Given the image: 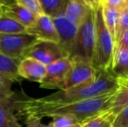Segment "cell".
I'll use <instances>...</instances> for the list:
<instances>
[{"instance_id": "4316f807", "label": "cell", "mask_w": 128, "mask_h": 127, "mask_svg": "<svg viewBox=\"0 0 128 127\" xmlns=\"http://www.w3.org/2000/svg\"><path fill=\"white\" fill-rule=\"evenodd\" d=\"M26 127H54L52 122L49 124H44L41 118L33 115L26 116Z\"/></svg>"}, {"instance_id": "7a4b0ae2", "label": "cell", "mask_w": 128, "mask_h": 127, "mask_svg": "<svg viewBox=\"0 0 128 127\" xmlns=\"http://www.w3.org/2000/svg\"><path fill=\"white\" fill-rule=\"evenodd\" d=\"M118 87L120 82L109 71H97L96 78L93 81L66 90L58 91L48 96L36 98V100L50 105L75 103L115 93Z\"/></svg>"}, {"instance_id": "8992f818", "label": "cell", "mask_w": 128, "mask_h": 127, "mask_svg": "<svg viewBox=\"0 0 128 127\" xmlns=\"http://www.w3.org/2000/svg\"><path fill=\"white\" fill-rule=\"evenodd\" d=\"M30 58L46 66L64 58H68L58 44L51 41L38 40L26 51L24 58Z\"/></svg>"}, {"instance_id": "d4e9b609", "label": "cell", "mask_w": 128, "mask_h": 127, "mask_svg": "<svg viewBox=\"0 0 128 127\" xmlns=\"http://www.w3.org/2000/svg\"><path fill=\"white\" fill-rule=\"evenodd\" d=\"M112 127H128V104L115 116Z\"/></svg>"}, {"instance_id": "cb8c5ba5", "label": "cell", "mask_w": 128, "mask_h": 127, "mask_svg": "<svg viewBox=\"0 0 128 127\" xmlns=\"http://www.w3.org/2000/svg\"><path fill=\"white\" fill-rule=\"evenodd\" d=\"M16 2L18 4L21 5L32 14H33L35 17H38L44 14L39 0H16Z\"/></svg>"}, {"instance_id": "7c38bea8", "label": "cell", "mask_w": 128, "mask_h": 127, "mask_svg": "<svg viewBox=\"0 0 128 127\" xmlns=\"http://www.w3.org/2000/svg\"><path fill=\"white\" fill-rule=\"evenodd\" d=\"M19 93L0 101V127H23L17 116V100Z\"/></svg>"}, {"instance_id": "603a6c76", "label": "cell", "mask_w": 128, "mask_h": 127, "mask_svg": "<svg viewBox=\"0 0 128 127\" xmlns=\"http://www.w3.org/2000/svg\"><path fill=\"white\" fill-rule=\"evenodd\" d=\"M54 127H73L81 125V122L76 118L72 116L58 115L52 118Z\"/></svg>"}, {"instance_id": "7402d4cb", "label": "cell", "mask_w": 128, "mask_h": 127, "mask_svg": "<svg viewBox=\"0 0 128 127\" xmlns=\"http://www.w3.org/2000/svg\"><path fill=\"white\" fill-rule=\"evenodd\" d=\"M13 84L12 79L0 75V101L10 98L15 94V92L12 91Z\"/></svg>"}, {"instance_id": "4fadbf2b", "label": "cell", "mask_w": 128, "mask_h": 127, "mask_svg": "<svg viewBox=\"0 0 128 127\" xmlns=\"http://www.w3.org/2000/svg\"><path fill=\"white\" fill-rule=\"evenodd\" d=\"M109 71L120 83L128 79V48L115 47Z\"/></svg>"}, {"instance_id": "5b68a950", "label": "cell", "mask_w": 128, "mask_h": 127, "mask_svg": "<svg viewBox=\"0 0 128 127\" xmlns=\"http://www.w3.org/2000/svg\"><path fill=\"white\" fill-rule=\"evenodd\" d=\"M38 40L28 33L0 34V53L14 59H23L26 51Z\"/></svg>"}, {"instance_id": "484cf974", "label": "cell", "mask_w": 128, "mask_h": 127, "mask_svg": "<svg viewBox=\"0 0 128 127\" xmlns=\"http://www.w3.org/2000/svg\"><path fill=\"white\" fill-rule=\"evenodd\" d=\"M128 30V10L126 8H124L120 11V21H118V32H117V39L116 43L118 41V37L121 36L123 32Z\"/></svg>"}, {"instance_id": "5bb4252c", "label": "cell", "mask_w": 128, "mask_h": 127, "mask_svg": "<svg viewBox=\"0 0 128 127\" xmlns=\"http://www.w3.org/2000/svg\"><path fill=\"white\" fill-rule=\"evenodd\" d=\"M3 14L26 28L32 26L37 19V17L30 13L26 8L18 4L16 0H12L10 3L3 7Z\"/></svg>"}, {"instance_id": "44dd1931", "label": "cell", "mask_w": 128, "mask_h": 127, "mask_svg": "<svg viewBox=\"0 0 128 127\" xmlns=\"http://www.w3.org/2000/svg\"><path fill=\"white\" fill-rule=\"evenodd\" d=\"M114 118L108 112H104L83 122L80 127H112Z\"/></svg>"}, {"instance_id": "e0dca14e", "label": "cell", "mask_w": 128, "mask_h": 127, "mask_svg": "<svg viewBox=\"0 0 128 127\" xmlns=\"http://www.w3.org/2000/svg\"><path fill=\"white\" fill-rule=\"evenodd\" d=\"M128 104V79L120 82V87L115 92L112 101L109 111H107L113 117L117 115Z\"/></svg>"}, {"instance_id": "9c48e42d", "label": "cell", "mask_w": 128, "mask_h": 127, "mask_svg": "<svg viewBox=\"0 0 128 127\" xmlns=\"http://www.w3.org/2000/svg\"><path fill=\"white\" fill-rule=\"evenodd\" d=\"M70 59L72 61V70L62 90L92 82L96 78L97 71L93 68L92 63L76 56Z\"/></svg>"}, {"instance_id": "52a82bcc", "label": "cell", "mask_w": 128, "mask_h": 127, "mask_svg": "<svg viewBox=\"0 0 128 127\" xmlns=\"http://www.w3.org/2000/svg\"><path fill=\"white\" fill-rule=\"evenodd\" d=\"M72 70V61L69 58H64L46 66L44 78L39 84L41 88L62 90Z\"/></svg>"}, {"instance_id": "3957f363", "label": "cell", "mask_w": 128, "mask_h": 127, "mask_svg": "<svg viewBox=\"0 0 128 127\" xmlns=\"http://www.w3.org/2000/svg\"><path fill=\"white\" fill-rule=\"evenodd\" d=\"M95 27L96 37L92 64L96 71H109L115 50V42L104 25L100 1L95 10Z\"/></svg>"}, {"instance_id": "4dcf8cb0", "label": "cell", "mask_w": 128, "mask_h": 127, "mask_svg": "<svg viewBox=\"0 0 128 127\" xmlns=\"http://www.w3.org/2000/svg\"><path fill=\"white\" fill-rule=\"evenodd\" d=\"M126 8L128 10V0H126Z\"/></svg>"}, {"instance_id": "f546056e", "label": "cell", "mask_w": 128, "mask_h": 127, "mask_svg": "<svg viewBox=\"0 0 128 127\" xmlns=\"http://www.w3.org/2000/svg\"><path fill=\"white\" fill-rule=\"evenodd\" d=\"M12 2V0H0V17L3 14V7L8 5L9 3H10Z\"/></svg>"}, {"instance_id": "d6986e66", "label": "cell", "mask_w": 128, "mask_h": 127, "mask_svg": "<svg viewBox=\"0 0 128 127\" xmlns=\"http://www.w3.org/2000/svg\"><path fill=\"white\" fill-rule=\"evenodd\" d=\"M102 11H103V19H104V25L107 28L108 31L110 32L112 37L115 42V45H116L117 32H118L120 11V10L108 9L103 6H102Z\"/></svg>"}, {"instance_id": "83f0119b", "label": "cell", "mask_w": 128, "mask_h": 127, "mask_svg": "<svg viewBox=\"0 0 128 127\" xmlns=\"http://www.w3.org/2000/svg\"><path fill=\"white\" fill-rule=\"evenodd\" d=\"M100 2L103 7L120 11L126 7V0H100Z\"/></svg>"}, {"instance_id": "8fae6325", "label": "cell", "mask_w": 128, "mask_h": 127, "mask_svg": "<svg viewBox=\"0 0 128 127\" xmlns=\"http://www.w3.org/2000/svg\"><path fill=\"white\" fill-rule=\"evenodd\" d=\"M18 75L22 79L40 84L46 73V66L30 58H24L18 64Z\"/></svg>"}, {"instance_id": "1f68e13d", "label": "cell", "mask_w": 128, "mask_h": 127, "mask_svg": "<svg viewBox=\"0 0 128 127\" xmlns=\"http://www.w3.org/2000/svg\"><path fill=\"white\" fill-rule=\"evenodd\" d=\"M73 127H80V125H78V126H73Z\"/></svg>"}, {"instance_id": "9a60e30c", "label": "cell", "mask_w": 128, "mask_h": 127, "mask_svg": "<svg viewBox=\"0 0 128 127\" xmlns=\"http://www.w3.org/2000/svg\"><path fill=\"white\" fill-rule=\"evenodd\" d=\"M91 7V0H68L66 16L78 27L87 15Z\"/></svg>"}, {"instance_id": "ffe728a7", "label": "cell", "mask_w": 128, "mask_h": 127, "mask_svg": "<svg viewBox=\"0 0 128 127\" xmlns=\"http://www.w3.org/2000/svg\"><path fill=\"white\" fill-rule=\"evenodd\" d=\"M27 28L15 20L2 14L0 17V34L26 33Z\"/></svg>"}, {"instance_id": "6da1fadb", "label": "cell", "mask_w": 128, "mask_h": 127, "mask_svg": "<svg viewBox=\"0 0 128 127\" xmlns=\"http://www.w3.org/2000/svg\"><path fill=\"white\" fill-rule=\"evenodd\" d=\"M115 93L98 97L96 98L84 100L69 104L50 105L37 101L24 92H20L17 100V116L33 115L43 118H52L54 116H72L78 119L82 124L87 119L109 111Z\"/></svg>"}, {"instance_id": "30bf717a", "label": "cell", "mask_w": 128, "mask_h": 127, "mask_svg": "<svg viewBox=\"0 0 128 127\" xmlns=\"http://www.w3.org/2000/svg\"><path fill=\"white\" fill-rule=\"evenodd\" d=\"M26 33L37 37L38 40L51 41L58 44V35L53 20L44 14L38 17L35 23L27 28Z\"/></svg>"}, {"instance_id": "ac0fdd59", "label": "cell", "mask_w": 128, "mask_h": 127, "mask_svg": "<svg viewBox=\"0 0 128 127\" xmlns=\"http://www.w3.org/2000/svg\"><path fill=\"white\" fill-rule=\"evenodd\" d=\"M44 15L54 19L64 13L68 0H39Z\"/></svg>"}, {"instance_id": "2e32d148", "label": "cell", "mask_w": 128, "mask_h": 127, "mask_svg": "<svg viewBox=\"0 0 128 127\" xmlns=\"http://www.w3.org/2000/svg\"><path fill=\"white\" fill-rule=\"evenodd\" d=\"M22 59H14L0 53V75L12 79L15 83H20L22 78L18 75V64Z\"/></svg>"}, {"instance_id": "277c9868", "label": "cell", "mask_w": 128, "mask_h": 127, "mask_svg": "<svg viewBox=\"0 0 128 127\" xmlns=\"http://www.w3.org/2000/svg\"><path fill=\"white\" fill-rule=\"evenodd\" d=\"M98 2V1L97 0H91V7L89 9V11L82 24L78 26L76 45H75L74 53L72 55V57H78L90 63H92L95 45V37H96L95 10Z\"/></svg>"}, {"instance_id": "ba28073f", "label": "cell", "mask_w": 128, "mask_h": 127, "mask_svg": "<svg viewBox=\"0 0 128 127\" xmlns=\"http://www.w3.org/2000/svg\"><path fill=\"white\" fill-rule=\"evenodd\" d=\"M52 20L58 35L59 46L66 52L68 58H72L74 53L78 27L72 22L64 13Z\"/></svg>"}, {"instance_id": "f1b7e54d", "label": "cell", "mask_w": 128, "mask_h": 127, "mask_svg": "<svg viewBox=\"0 0 128 127\" xmlns=\"http://www.w3.org/2000/svg\"><path fill=\"white\" fill-rule=\"evenodd\" d=\"M116 46H120V47H125L128 48V30L121 34L120 37H118V41L116 43Z\"/></svg>"}]
</instances>
